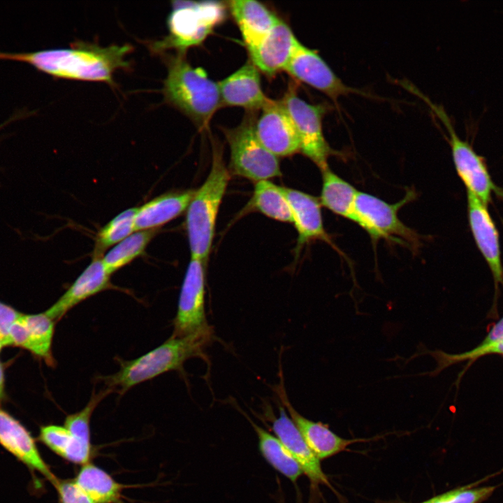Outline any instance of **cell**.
Wrapping results in <instances>:
<instances>
[{"instance_id":"8fae6325","label":"cell","mask_w":503,"mask_h":503,"mask_svg":"<svg viewBox=\"0 0 503 503\" xmlns=\"http://www.w3.org/2000/svg\"><path fill=\"white\" fill-rule=\"evenodd\" d=\"M284 71L323 92L336 103L342 96L360 92L343 82L316 50L307 48L300 42Z\"/></svg>"},{"instance_id":"1f68e13d","label":"cell","mask_w":503,"mask_h":503,"mask_svg":"<svg viewBox=\"0 0 503 503\" xmlns=\"http://www.w3.org/2000/svg\"><path fill=\"white\" fill-rule=\"evenodd\" d=\"M425 353L431 355L437 363L436 368L428 373L429 375H437L450 365L462 361L474 360L478 358L490 354L503 355V340L483 347L476 346L470 351L460 353L451 354L438 350L428 351Z\"/></svg>"},{"instance_id":"7c38bea8","label":"cell","mask_w":503,"mask_h":503,"mask_svg":"<svg viewBox=\"0 0 503 503\" xmlns=\"http://www.w3.org/2000/svg\"><path fill=\"white\" fill-rule=\"evenodd\" d=\"M261 110L254 131L261 144L278 158L300 152L296 129L282 101L271 99Z\"/></svg>"},{"instance_id":"484cf974","label":"cell","mask_w":503,"mask_h":503,"mask_svg":"<svg viewBox=\"0 0 503 503\" xmlns=\"http://www.w3.org/2000/svg\"><path fill=\"white\" fill-rule=\"evenodd\" d=\"M245 416L258 436L259 450L265 460L283 476L296 482L303 472L289 451L277 436L256 425L247 416Z\"/></svg>"},{"instance_id":"7a4b0ae2","label":"cell","mask_w":503,"mask_h":503,"mask_svg":"<svg viewBox=\"0 0 503 503\" xmlns=\"http://www.w3.org/2000/svg\"><path fill=\"white\" fill-rule=\"evenodd\" d=\"M212 330L207 328L184 337L171 336L162 344L131 360H121L120 368L102 380L108 388L120 394L133 386L166 372L180 370L189 358L203 356L211 341Z\"/></svg>"},{"instance_id":"4dcf8cb0","label":"cell","mask_w":503,"mask_h":503,"mask_svg":"<svg viewBox=\"0 0 503 503\" xmlns=\"http://www.w3.org/2000/svg\"><path fill=\"white\" fill-rule=\"evenodd\" d=\"M39 439L61 458L74 464L82 465L73 437L64 425H48L41 427Z\"/></svg>"},{"instance_id":"d4e9b609","label":"cell","mask_w":503,"mask_h":503,"mask_svg":"<svg viewBox=\"0 0 503 503\" xmlns=\"http://www.w3.org/2000/svg\"><path fill=\"white\" fill-rule=\"evenodd\" d=\"M73 480L94 503H116L121 497L123 486L92 463L82 465Z\"/></svg>"},{"instance_id":"d6a6232c","label":"cell","mask_w":503,"mask_h":503,"mask_svg":"<svg viewBox=\"0 0 503 503\" xmlns=\"http://www.w3.org/2000/svg\"><path fill=\"white\" fill-rule=\"evenodd\" d=\"M488 478L434 497L428 500V503H481L503 484L474 488Z\"/></svg>"},{"instance_id":"8992f818","label":"cell","mask_w":503,"mask_h":503,"mask_svg":"<svg viewBox=\"0 0 503 503\" xmlns=\"http://www.w3.org/2000/svg\"><path fill=\"white\" fill-rule=\"evenodd\" d=\"M246 115L235 128L223 131L230 148V173L254 182L269 180L282 175L277 156L258 140L254 131L256 117Z\"/></svg>"},{"instance_id":"ac0fdd59","label":"cell","mask_w":503,"mask_h":503,"mask_svg":"<svg viewBox=\"0 0 503 503\" xmlns=\"http://www.w3.org/2000/svg\"><path fill=\"white\" fill-rule=\"evenodd\" d=\"M110 275L105 270L101 258H92L90 264L45 313L54 321L60 320L83 300L103 291L112 289Z\"/></svg>"},{"instance_id":"44dd1931","label":"cell","mask_w":503,"mask_h":503,"mask_svg":"<svg viewBox=\"0 0 503 503\" xmlns=\"http://www.w3.org/2000/svg\"><path fill=\"white\" fill-rule=\"evenodd\" d=\"M228 6L247 49L256 45L280 20L259 1L233 0Z\"/></svg>"},{"instance_id":"30bf717a","label":"cell","mask_w":503,"mask_h":503,"mask_svg":"<svg viewBox=\"0 0 503 503\" xmlns=\"http://www.w3.org/2000/svg\"><path fill=\"white\" fill-rule=\"evenodd\" d=\"M206 264V261L191 258L181 286L171 336L184 337L209 327L205 313Z\"/></svg>"},{"instance_id":"f1b7e54d","label":"cell","mask_w":503,"mask_h":503,"mask_svg":"<svg viewBox=\"0 0 503 503\" xmlns=\"http://www.w3.org/2000/svg\"><path fill=\"white\" fill-rule=\"evenodd\" d=\"M22 319L28 333V343L26 349L43 358L47 364L54 365L52 343L55 321L45 312L23 314Z\"/></svg>"},{"instance_id":"9c48e42d","label":"cell","mask_w":503,"mask_h":503,"mask_svg":"<svg viewBox=\"0 0 503 503\" xmlns=\"http://www.w3.org/2000/svg\"><path fill=\"white\" fill-rule=\"evenodd\" d=\"M289 114L299 138L300 152L309 159L321 170L328 166V159L334 152L326 141L322 122L326 112L323 104H311L289 87L280 99Z\"/></svg>"},{"instance_id":"8d00e7d4","label":"cell","mask_w":503,"mask_h":503,"mask_svg":"<svg viewBox=\"0 0 503 503\" xmlns=\"http://www.w3.org/2000/svg\"><path fill=\"white\" fill-rule=\"evenodd\" d=\"M4 398V374L2 365L0 362V402Z\"/></svg>"},{"instance_id":"f546056e","label":"cell","mask_w":503,"mask_h":503,"mask_svg":"<svg viewBox=\"0 0 503 503\" xmlns=\"http://www.w3.org/2000/svg\"><path fill=\"white\" fill-rule=\"evenodd\" d=\"M138 207L127 209L111 219L96 235L93 258H102L105 250L131 235Z\"/></svg>"},{"instance_id":"d590c367","label":"cell","mask_w":503,"mask_h":503,"mask_svg":"<svg viewBox=\"0 0 503 503\" xmlns=\"http://www.w3.org/2000/svg\"><path fill=\"white\" fill-rule=\"evenodd\" d=\"M503 340V316L493 326L486 337L477 346L483 347Z\"/></svg>"},{"instance_id":"5b68a950","label":"cell","mask_w":503,"mask_h":503,"mask_svg":"<svg viewBox=\"0 0 503 503\" xmlns=\"http://www.w3.org/2000/svg\"><path fill=\"white\" fill-rule=\"evenodd\" d=\"M224 15V6L217 2L174 1L167 21L168 35L154 42L152 49L184 53L188 48L201 43Z\"/></svg>"},{"instance_id":"9a60e30c","label":"cell","mask_w":503,"mask_h":503,"mask_svg":"<svg viewBox=\"0 0 503 503\" xmlns=\"http://www.w3.org/2000/svg\"><path fill=\"white\" fill-rule=\"evenodd\" d=\"M299 41L282 20L254 47L248 48L250 61L268 76L284 71Z\"/></svg>"},{"instance_id":"ab89813d","label":"cell","mask_w":503,"mask_h":503,"mask_svg":"<svg viewBox=\"0 0 503 503\" xmlns=\"http://www.w3.org/2000/svg\"><path fill=\"white\" fill-rule=\"evenodd\" d=\"M422 503H428V500H427V501H425V502H422Z\"/></svg>"},{"instance_id":"52a82bcc","label":"cell","mask_w":503,"mask_h":503,"mask_svg":"<svg viewBox=\"0 0 503 503\" xmlns=\"http://www.w3.org/2000/svg\"><path fill=\"white\" fill-rule=\"evenodd\" d=\"M415 94L429 105L448 131L454 166L467 191L486 205L491 202L493 194L503 196V191L493 181L483 158L467 142L459 138L442 107L432 103L418 90Z\"/></svg>"},{"instance_id":"836d02e7","label":"cell","mask_w":503,"mask_h":503,"mask_svg":"<svg viewBox=\"0 0 503 503\" xmlns=\"http://www.w3.org/2000/svg\"><path fill=\"white\" fill-rule=\"evenodd\" d=\"M54 487L61 503H94L74 480H59Z\"/></svg>"},{"instance_id":"e0dca14e","label":"cell","mask_w":503,"mask_h":503,"mask_svg":"<svg viewBox=\"0 0 503 503\" xmlns=\"http://www.w3.org/2000/svg\"><path fill=\"white\" fill-rule=\"evenodd\" d=\"M0 444L30 469L46 477L55 486L59 479L43 460L27 430L8 413L0 409Z\"/></svg>"},{"instance_id":"cb8c5ba5","label":"cell","mask_w":503,"mask_h":503,"mask_svg":"<svg viewBox=\"0 0 503 503\" xmlns=\"http://www.w3.org/2000/svg\"><path fill=\"white\" fill-rule=\"evenodd\" d=\"M251 211L260 212L278 221L293 223L291 210L282 187L270 180L255 183L252 198L242 212Z\"/></svg>"},{"instance_id":"5bb4252c","label":"cell","mask_w":503,"mask_h":503,"mask_svg":"<svg viewBox=\"0 0 503 503\" xmlns=\"http://www.w3.org/2000/svg\"><path fill=\"white\" fill-rule=\"evenodd\" d=\"M221 105L261 110L271 100L263 93L258 69L250 61L218 82Z\"/></svg>"},{"instance_id":"ffe728a7","label":"cell","mask_w":503,"mask_h":503,"mask_svg":"<svg viewBox=\"0 0 503 503\" xmlns=\"http://www.w3.org/2000/svg\"><path fill=\"white\" fill-rule=\"evenodd\" d=\"M282 380L277 385L276 393L305 442L319 460L342 451L353 442L339 437L326 425L311 421L299 414L290 403Z\"/></svg>"},{"instance_id":"83f0119b","label":"cell","mask_w":503,"mask_h":503,"mask_svg":"<svg viewBox=\"0 0 503 503\" xmlns=\"http://www.w3.org/2000/svg\"><path fill=\"white\" fill-rule=\"evenodd\" d=\"M156 233L157 229L138 231L117 243L101 258L107 272L111 275L141 256Z\"/></svg>"},{"instance_id":"ba28073f","label":"cell","mask_w":503,"mask_h":503,"mask_svg":"<svg viewBox=\"0 0 503 503\" xmlns=\"http://www.w3.org/2000/svg\"><path fill=\"white\" fill-rule=\"evenodd\" d=\"M412 196L395 204H389L377 196L358 191L355 201V221L370 236L377 240H388L416 249L420 243L418 234L404 224L398 216V210Z\"/></svg>"},{"instance_id":"7402d4cb","label":"cell","mask_w":503,"mask_h":503,"mask_svg":"<svg viewBox=\"0 0 503 503\" xmlns=\"http://www.w3.org/2000/svg\"><path fill=\"white\" fill-rule=\"evenodd\" d=\"M194 192L189 189L166 193L138 207L136 231L158 229L175 219L187 210Z\"/></svg>"},{"instance_id":"277c9868","label":"cell","mask_w":503,"mask_h":503,"mask_svg":"<svg viewBox=\"0 0 503 503\" xmlns=\"http://www.w3.org/2000/svg\"><path fill=\"white\" fill-rule=\"evenodd\" d=\"M230 175L224 161L221 147L213 143L210 173L203 184L195 190L186 210L185 228L191 258L207 261L219 207Z\"/></svg>"},{"instance_id":"2e32d148","label":"cell","mask_w":503,"mask_h":503,"mask_svg":"<svg viewBox=\"0 0 503 503\" xmlns=\"http://www.w3.org/2000/svg\"><path fill=\"white\" fill-rule=\"evenodd\" d=\"M292 213L293 223L298 233L296 258L304 246L321 240L330 242L326 233L318 197L292 188L282 187Z\"/></svg>"},{"instance_id":"4fadbf2b","label":"cell","mask_w":503,"mask_h":503,"mask_svg":"<svg viewBox=\"0 0 503 503\" xmlns=\"http://www.w3.org/2000/svg\"><path fill=\"white\" fill-rule=\"evenodd\" d=\"M468 221L475 243L487 263L495 290L503 284V266L499 233L487 205L467 191Z\"/></svg>"},{"instance_id":"e575fe53","label":"cell","mask_w":503,"mask_h":503,"mask_svg":"<svg viewBox=\"0 0 503 503\" xmlns=\"http://www.w3.org/2000/svg\"><path fill=\"white\" fill-rule=\"evenodd\" d=\"M15 309L0 302V343L10 346V330L13 324L22 316Z\"/></svg>"},{"instance_id":"603a6c76","label":"cell","mask_w":503,"mask_h":503,"mask_svg":"<svg viewBox=\"0 0 503 503\" xmlns=\"http://www.w3.org/2000/svg\"><path fill=\"white\" fill-rule=\"evenodd\" d=\"M321 206L351 221H355V201L358 191L333 172L329 167L321 170Z\"/></svg>"},{"instance_id":"6da1fadb","label":"cell","mask_w":503,"mask_h":503,"mask_svg":"<svg viewBox=\"0 0 503 503\" xmlns=\"http://www.w3.org/2000/svg\"><path fill=\"white\" fill-rule=\"evenodd\" d=\"M133 50L130 45L101 47L77 43L71 48H54L28 52L0 51V60L28 64L38 71L56 78L103 82L114 85L113 75L128 68L126 55Z\"/></svg>"},{"instance_id":"d6986e66","label":"cell","mask_w":503,"mask_h":503,"mask_svg":"<svg viewBox=\"0 0 503 503\" xmlns=\"http://www.w3.org/2000/svg\"><path fill=\"white\" fill-rule=\"evenodd\" d=\"M278 417L271 415L268 419L275 435L284 444L314 485L326 484L328 480L323 473L320 460L305 442L302 435L289 418L283 406L279 407Z\"/></svg>"},{"instance_id":"4316f807","label":"cell","mask_w":503,"mask_h":503,"mask_svg":"<svg viewBox=\"0 0 503 503\" xmlns=\"http://www.w3.org/2000/svg\"><path fill=\"white\" fill-rule=\"evenodd\" d=\"M112 391L106 388L98 393L93 392L89 401L79 411L69 414L64 421V427L73 437L80 455L82 465L89 462L92 453L90 439V418L99 402Z\"/></svg>"},{"instance_id":"74e56055","label":"cell","mask_w":503,"mask_h":503,"mask_svg":"<svg viewBox=\"0 0 503 503\" xmlns=\"http://www.w3.org/2000/svg\"><path fill=\"white\" fill-rule=\"evenodd\" d=\"M24 115V112H23L17 113V114H16L15 115L11 117V118H10V119H9L8 120H7L6 122H3V124H1L0 125V129H1V128H3V126H5L6 125H7V124H8V123H10V122H13V121L17 120V119H18L19 118L23 117Z\"/></svg>"},{"instance_id":"f35d334b","label":"cell","mask_w":503,"mask_h":503,"mask_svg":"<svg viewBox=\"0 0 503 503\" xmlns=\"http://www.w3.org/2000/svg\"><path fill=\"white\" fill-rule=\"evenodd\" d=\"M2 347H3V346H2V344L0 343V351H1V349Z\"/></svg>"},{"instance_id":"3957f363","label":"cell","mask_w":503,"mask_h":503,"mask_svg":"<svg viewBox=\"0 0 503 503\" xmlns=\"http://www.w3.org/2000/svg\"><path fill=\"white\" fill-rule=\"evenodd\" d=\"M184 56L177 52L166 57L168 72L162 91L169 104L202 130L221 106L218 83L202 68L191 66Z\"/></svg>"}]
</instances>
